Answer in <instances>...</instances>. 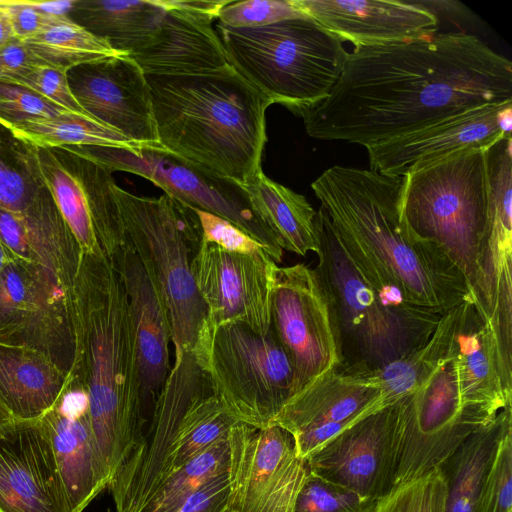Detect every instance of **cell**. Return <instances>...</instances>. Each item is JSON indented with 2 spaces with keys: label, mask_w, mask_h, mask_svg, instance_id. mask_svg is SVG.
Masks as SVG:
<instances>
[{
  "label": "cell",
  "mask_w": 512,
  "mask_h": 512,
  "mask_svg": "<svg viewBox=\"0 0 512 512\" xmlns=\"http://www.w3.org/2000/svg\"><path fill=\"white\" fill-rule=\"evenodd\" d=\"M8 82L28 88L68 111L90 117L73 96L68 83L67 71L45 64H37Z\"/></svg>",
  "instance_id": "obj_43"
},
{
  "label": "cell",
  "mask_w": 512,
  "mask_h": 512,
  "mask_svg": "<svg viewBox=\"0 0 512 512\" xmlns=\"http://www.w3.org/2000/svg\"><path fill=\"white\" fill-rule=\"evenodd\" d=\"M68 111L23 86L0 81V123L10 126L34 118H52Z\"/></svg>",
  "instance_id": "obj_41"
},
{
  "label": "cell",
  "mask_w": 512,
  "mask_h": 512,
  "mask_svg": "<svg viewBox=\"0 0 512 512\" xmlns=\"http://www.w3.org/2000/svg\"><path fill=\"white\" fill-rule=\"evenodd\" d=\"M377 370L341 363L292 395L275 417L306 460L336 434L382 409Z\"/></svg>",
  "instance_id": "obj_15"
},
{
  "label": "cell",
  "mask_w": 512,
  "mask_h": 512,
  "mask_svg": "<svg viewBox=\"0 0 512 512\" xmlns=\"http://www.w3.org/2000/svg\"><path fill=\"white\" fill-rule=\"evenodd\" d=\"M487 150L456 153L403 177V216L419 237L440 246L478 287V254L488 220Z\"/></svg>",
  "instance_id": "obj_8"
},
{
  "label": "cell",
  "mask_w": 512,
  "mask_h": 512,
  "mask_svg": "<svg viewBox=\"0 0 512 512\" xmlns=\"http://www.w3.org/2000/svg\"><path fill=\"white\" fill-rule=\"evenodd\" d=\"M512 103V63L475 35L354 48L328 97L298 114L307 134L365 148L463 112Z\"/></svg>",
  "instance_id": "obj_1"
},
{
  "label": "cell",
  "mask_w": 512,
  "mask_h": 512,
  "mask_svg": "<svg viewBox=\"0 0 512 512\" xmlns=\"http://www.w3.org/2000/svg\"><path fill=\"white\" fill-rule=\"evenodd\" d=\"M40 422L51 442L71 510L83 512L110 482L93 435L89 411L69 412L55 405Z\"/></svg>",
  "instance_id": "obj_27"
},
{
  "label": "cell",
  "mask_w": 512,
  "mask_h": 512,
  "mask_svg": "<svg viewBox=\"0 0 512 512\" xmlns=\"http://www.w3.org/2000/svg\"><path fill=\"white\" fill-rule=\"evenodd\" d=\"M70 301L73 381L88 393L91 428L111 482L147 424L128 299L111 257L81 251Z\"/></svg>",
  "instance_id": "obj_3"
},
{
  "label": "cell",
  "mask_w": 512,
  "mask_h": 512,
  "mask_svg": "<svg viewBox=\"0 0 512 512\" xmlns=\"http://www.w3.org/2000/svg\"><path fill=\"white\" fill-rule=\"evenodd\" d=\"M0 512H72L40 419L0 427Z\"/></svg>",
  "instance_id": "obj_20"
},
{
  "label": "cell",
  "mask_w": 512,
  "mask_h": 512,
  "mask_svg": "<svg viewBox=\"0 0 512 512\" xmlns=\"http://www.w3.org/2000/svg\"><path fill=\"white\" fill-rule=\"evenodd\" d=\"M111 258L128 299L148 422L172 366L168 312L152 275L127 242Z\"/></svg>",
  "instance_id": "obj_23"
},
{
  "label": "cell",
  "mask_w": 512,
  "mask_h": 512,
  "mask_svg": "<svg viewBox=\"0 0 512 512\" xmlns=\"http://www.w3.org/2000/svg\"><path fill=\"white\" fill-rule=\"evenodd\" d=\"M257 216L277 237L283 250L305 256L317 253V211L307 199L268 178L262 169L241 184Z\"/></svg>",
  "instance_id": "obj_31"
},
{
  "label": "cell",
  "mask_w": 512,
  "mask_h": 512,
  "mask_svg": "<svg viewBox=\"0 0 512 512\" xmlns=\"http://www.w3.org/2000/svg\"><path fill=\"white\" fill-rule=\"evenodd\" d=\"M0 240L15 258L52 272L71 289L81 249L46 185L24 210L0 208Z\"/></svg>",
  "instance_id": "obj_24"
},
{
  "label": "cell",
  "mask_w": 512,
  "mask_h": 512,
  "mask_svg": "<svg viewBox=\"0 0 512 512\" xmlns=\"http://www.w3.org/2000/svg\"><path fill=\"white\" fill-rule=\"evenodd\" d=\"M69 87L87 115L143 146L158 140L146 74L127 54L80 64L68 70Z\"/></svg>",
  "instance_id": "obj_18"
},
{
  "label": "cell",
  "mask_w": 512,
  "mask_h": 512,
  "mask_svg": "<svg viewBox=\"0 0 512 512\" xmlns=\"http://www.w3.org/2000/svg\"><path fill=\"white\" fill-rule=\"evenodd\" d=\"M73 379L72 372L38 351L0 344V403L16 420L40 419Z\"/></svg>",
  "instance_id": "obj_28"
},
{
  "label": "cell",
  "mask_w": 512,
  "mask_h": 512,
  "mask_svg": "<svg viewBox=\"0 0 512 512\" xmlns=\"http://www.w3.org/2000/svg\"><path fill=\"white\" fill-rule=\"evenodd\" d=\"M229 64L248 82L298 115L325 100L348 52L308 16L260 27L215 25Z\"/></svg>",
  "instance_id": "obj_5"
},
{
  "label": "cell",
  "mask_w": 512,
  "mask_h": 512,
  "mask_svg": "<svg viewBox=\"0 0 512 512\" xmlns=\"http://www.w3.org/2000/svg\"><path fill=\"white\" fill-rule=\"evenodd\" d=\"M12 38L13 33L8 14L0 3V47Z\"/></svg>",
  "instance_id": "obj_48"
},
{
  "label": "cell",
  "mask_w": 512,
  "mask_h": 512,
  "mask_svg": "<svg viewBox=\"0 0 512 512\" xmlns=\"http://www.w3.org/2000/svg\"><path fill=\"white\" fill-rule=\"evenodd\" d=\"M146 78L165 150L240 184L262 169L265 113L273 102L231 65Z\"/></svg>",
  "instance_id": "obj_4"
},
{
  "label": "cell",
  "mask_w": 512,
  "mask_h": 512,
  "mask_svg": "<svg viewBox=\"0 0 512 512\" xmlns=\"http://www.w3.org/2000/svg\"><path fill=\"white\" fill-rule=\"evenodd\" d=\"M44 186L36 147L20 140L0 123V208L24 210Z\"/></svg>",
  "instance_id": "obj_36"
},
{
  "label": "cell",
  "mask_w": 512,
  "mask_h": 512,
  "mask_svg": "<svg viewBox=\"0 0 512 512\" xmlns=\"http://www.w3.org/2000/svg\"><path fill=\"white\" fill-rule=\"evenodd\" d=\"M449 352L464 404L490 419L512 406L503 387L493 333L473 295L452 308Z\"/></svg>",
  "instance_id": "obj_25"
},
{
  "label": "cell",
  "mask_w": 512,
  "mask_h": 512,
  "mask_svg": "<svg viewBox=\"0 0 512 512\" xmlns=\"http://www.w3.org/2000/svg\"><path fill=\"white\" fill-rule=\"evenodd\" d=\"M322 28L354 48L409 42L437 34L430 9L407 1L292 0Z\"/></svg>",
  "instance_id": "obj_22"
},
{
  "label": "cell",
  "mask_w": 512,
  "mask_h": 512,
  "mask_svg": "<svg viewBox=\"0 0 512 512\" xmlns=\"http://www.w3.org/2000/svg\"><path fill=\"white\" fill-rule=\"evenodd\" d=\"M0 3L8 14L13 37L22 41L37 35L56 17L32 7L28 0H0Z\"/></svg>",
  "instance_id": "obj_45"
},
{
  "label": "cell",
  "mask_w": 512,
  "mask_h": 512,
  "mask_svg": "<svg viewBox=\"0 0 512 512\" xmlns=\"http://www.w3.org/2000/svg\"><path fill=\"white\" fill-rule=\"evenodd\" d=\"M452 332V311L444 313L430 339L420 348L377 370L382 408L412 394L446 351Z\"/></svg>",
  "instance_id": "obj_35"
},
{
  "label": "cell",
  "mask_w": 512,
  "mask_h": 512,
  "mask_svg": "<svg viewBox=\"0 0 512 512\" xmlns=\"http://www.w3.org/2000/svg\"><path fill=\"white\" fill-rule=\"evenodd\" d=\"M14 256L11 252L5 247V245L0 240V274L4 269L5 265L13 258Z\"/></svg>",
  "instance_id": "obj_49"
},
{
  "label": "cell",
  "mask_w": 512,
  "mask_h": 512,
  "mask_svg": "<svg viewBox=\"0 0 512 512\" xmlns=\"http://www.w3.org/2000/svg\"><path fill=\"white\" fill-rule=\"evenodd\" d=\"M511 128L512 103L481 106L367 147L369 169L404 177L462 151L489 149L510 138Z\"/></svg>",
  "instance_id": "obj_17"
},
{
  "label": "cell",
  "mask_w": 512,
  "mask_h": 512,
  "mask_svg": "<svg viewBox=\"0 0 512 512\" xmlns=\"http://www.w3.org/2000/svg\"><path fill=\"white\" fill-rule=\"evenodd\" d=\"M126 242L152 275L166 306L174 354L192 350L207 308L191 262L201 243L193 207L163 194L137 196L115 187Z\"/></svg>",
  "instance_id": "obj_7"
},
{
  "label": "cell",
  "mask_w": 512,
  "mask_h": 512,
  "mask_svg": "<svg viewBox=\"0 0 512 512\" xmlns=\"http://www.w3.org/2000/svg\"><path fill=\"white\" fill-rule=\"evenodd\" d=\"M492 420L464 404L448 345L427 378L398 402L394 486L438 468L469 435Z\"/></svg>",
  "instance_id": "obj_10"
},
{
  "label": "cell",
  "mask_w": 512,
  "mask_h": 512,
  "mask_svg": "<svg viewBox=\"0 0 512 512\" xmlns=\"http://www.w3.org/2000/svg\"><path fill=\"white\" fill-rule=\"evenodd\" d=\"M445 486L438 468L396 485L372 512H444Z\"/></svg>",
  "instance_id": "obj_38"
},
{
  "label": "cell",
  "mask_w": 512,
  "mask_h": 512,
  "mask_svg": "<svg viewBox=\"0 0 512 512\" xmlns=\"http://www.w3.org/2000/svg\"><path fill=\"white\" fill-rule=\"evenodd\" d=\"M7 128L20 140L41 148L100 146L133 149L143 146L91 117L74 112L52 118H34Z\"/></svg>",
  "instance_id": "obj_33"
},
{
  "label": "cell",
  "mask_w": 512,
  "mask_h": 512,
  "mask_svg": "<svg viewBox=\"0 0 512 512\" xmlns=\"http://www.w3.org/2000/svg\"><path fill=\"white\" fill-rule=\"evenodd\" d=\"M108 171H123L153 182L181 202L222 217L260 242L275 264L282 261L283 248L275 234L253 211L243 186L210 173L162 146L123 149L100 146L68 147Z\"/></svg>",
  "instance_id": "obj_11"
},
{
  "label": "cell",
  "mask_w": 512,
  "mask_h": 512,
  "mask_svg": "<svg viewBox=\"0 0 512 512\" xmlns=\"http://www.w3.org/2000/svg\"><path fill=\"white\" fill-rule=\"evenodd\" d=\"M318 265L333 302L343 363L379 370L423 346L443 314L391 307L356 270L322 207L316 214Z\"/></svg>",
  "instance_id": "obj_6"
},
{
  "label": "cell",
  "mask_w": 512,
  "mask_h": 512,
  "mask_svg": "<svg viewBox=\"0 0 512 512\" xmlns=\"http://www.w3.org/2000/svg\"><path fill=\"white\" fill-rule=\"evenodd\" d=\"M23 42L41 64L67 72L80 64L121 54L69 17H55L41 32Z\"/></svg>",
  "instance_id": "obj_34"
},
{
  "label": "cell",
  "mask_w": 512,
  "mask_h": 512,
  "mask_svg": "<svg viewBox=\"0 0 512 512\" xmlns=\"http://www.w3.org/2000/svg\"><path fill=\"white\" fill-rule=\"evenodd\" d=\"M29 4L37 10L56 17H68L71 12L75 0H58V1H30Z\"/></svg>",
  "instance_id": "obj_47"
},
{
  "label": "cell",
  "mask_w": 512,
  "mask_h": 512,
  "mask_svg": "<svg viewBox=\"0 0 512 512\" xmlns=\"http://www.w3.org/2000/svg\"><path fill=\"white\" fill-rule=\"evenodd\" d=\"M246 458L247 452L233 469L209 479L165 512H242Z\"/></svg>",
  "instance_id": "obj_37"
},
{
  "label": "cell",
  "mask_w": 512,
  "mask_h": 512,
  "mask_svg": "<svg viewBox=\"0 0 512 512\" xmlns=\"http://www.w3.org/2000/svg\"><path fill=\"white\" fill-rule=\"evenodd\" d=\"M304 15L292 0L229 1L219 12V23L236 28L260 27Z\"/></svg>",
  "instance_id": "obj_40"
},
{
  "label": "cell",
  "mask_w": 512,
  "mask_h": 512,
  "mask_svg": "<svg viewBox=\"0 0 512 512\" xmlns=\"http://www.w3.org/2000/svg\"><path fill=\"white\" fill-rule=\"evenodd\" d=\"M162 0H75L68 17L121 54L143 48L158 30Z\"/></svg>",
  "instance_id": "obj_30"
},
{
  "label": "cell",
  "mask_w": 512,
  "mask_h": 512,
  "mask_svg": "<svg viewBox=\"0 0 512 512\" xmlns=\"http://www.w3.org/2000/svg\"><path fill=\"white\" fill-rule=\"evenodd\" d=\"M398 403L345 428L306 463L309 473L361 497L379 500L394 487Z\"/></svg>",
  "instance_id": "obj_16"
},
{
  "label": "cell",
  "mask_w": 512,
  "mask_h": 512,
  "mask_svg": "<svg viewBox=\"0 0 512 512\" xmlns=\"http://www.w3.org/2000/svg\"><path fill=\"white\" fill-rule=\"evenodd\" d=\"M308 475L289 432L276 424L256 429L247 451L242 512H292Z\"/></svg>",
  "instance_id": "obj_26"
},
{
  "label": "cell",
  "mask_w": 512,
  "mask_h": 512,
  "mask_svg": "<svg viewBox=\"0 0 512 512\" xmlns=\"http://www.w3.org/2000/svg\"><path fill=\"white\" fill-rule=\"evenodd\" d=\"M479 512H512V430L499 443L485 481Z\"/></svg>",
  "instance_id": "obj_42"
},
{
  "label": "cell",
  "mask_w": 512,
  "mask_h": 512,
  "mask_svg": "<svg viewBox=\"0 0 512 512\" xmlns=\"http://www.w3.org/2000/svg\"><path fill=\"white\" fill-rule=\"evenodd\" d=\"M230 0H162L152 39L130 56L146 75L193 74L230 65L212 23Z\"/></svg>",
  "instance_id": "obj_21"
},
{
  "label": "cell",
  "mask_w": 512,
  "mask_h": 512,
  "mask_svg": "<svg viewBox=\"0 0 512 512\" xmlns=\"http://www.w3.org/2000/svg\"><path fill=\"white\" fill-rule=\"evenodd\" d=\"M311 188L347 254L373 267L408 302L444 314L472 295L446 252L407 224L403 177L335 165Z\"/></svg>",
  "instance_id": "obj_2"
},
{
  "label": "cell",
  "mask_w": 512,
  "mask_h": 512,
  "mask_svg": "<svg viewBox=\"0 0 512 512\" xmlns=\"http://www.w3.org/2000/svg\"><path fill=\"white\" fill-rule=\"evenodd\" d=\"M201 227V242L212 243L225 251L270 259L266 248L230 221L194 208Z\"/></svg>",
  "instance_id": "obj_44"
},
{
  "label": "cell",
  "mask_w": 512,
  "mask_h": 512,
  "mask_svg": "<svg viewBox=\"0 0 512 512\" xmlns=\"http://www.w3.org/2000/svg\"><path fill=\"white\" fill-rule=\"evenodd\" d=\"M272 260L223 250L201 242L191 269L213 322L239 321L265 335L272 327Z\"/></svg>",
  "instance_id": "obj_19"
},
{
  "label": "cell",
  "mask_w": 512,
  "mask_h": 512,
  "mask_svg": "<svg viewBox=\"0 0 512 512\" xmlns=\"http://www.w3.org/2000/svg\"><path fill=\"white\" fill-rule=\"evenodd\" d=\"M377 501L361 497L309 473L292 512H372Z\"/></svg>",
  "instance_id": "obj_39"
},
{
  "label": "cell",
  "mask_w": 512,
  "mask_h": 512,
  "mask_svg": "<svg viewBox=\"0 0 512 512\" xmlns=\"http://www.w3.org/2000/svg\"><path fill=\"white\" fill-rule=\"evenodd\" d=\"M41 64L26 44L15 37L0 47V81L8 82L30 67Z\"/></svg>",
  "instance_id": "obj_46"
},
{
  "label": "cell",
  "mask_w": 512,
  "mask_h": 512,
  "mask_svg": "<svg viewBox=\"0 0 512 512\" xmlns=\"http://www.w3.org/2000/svg\"><path fill=\"white\" fill-rule=\"evenodd\" d=\"M271 317L293 367L292 395L343 363L333 302L315 268L304 263L275 267Z\"/></svg>",
  "instance_id": "obj_12"
},
{
  "label": "cell",
  "mask_w": 512,
  "mask_h": 512,
  "mask_svg": "<svg viewBox=\"0 0 512 512\" xmlns=\"http://www.w3.org/2000/svg\"><path fill=\"white\" fill-rule=\"evenodd\" d=\"M255 430L244 423L235 425L171 474L141 512H165L209 479L233 469L245 457Z\"/></svg>",
  "instance_id": "obj_32"
},
{
  "label": "cell",
  "mask_w": 512,
  "mask_h": 512,
  "mask_svg": "<svg viewBox=\"0 0 512 512\" xmlns=\"http://www.w3.org/2000/svg\"><path fill=\"white\" fill-rule=\"evenodd\" d=\"M36 158L81 251L112 257L126 242L112 173L68 147H36Z\"/></svg>",
  "instance_id": "obj_14"
},
{
  "label": "cell",
  "mask_w": 512,
  "mask_h": 512,
  "mask_svg": "<svg viewBox=\"0 0 512 512\" xmlns=\"http://www.w3.org/2000/svg\"><path fill=\"white\" fill-rule=\"evenodd\" d=\"M0 344L38 351L71 372L70 289L52 272L13 257L0 274Z\"/></svg>",
  "instance_id": "obj_13"
},
{
  "label": "cell",
  "mask_w": 512,
  "mask_h": 512,
  "mask_svg": "<svg viewBox=\"0 0 512 512\" xmlns=\"http://www.w3.org/2000/svg\"><path fill=\"white\" fill-rule=\"evenodd\" d=\"M192 352L214 393L241 423L271 424L292 395L293 367L273 327L265 335L239 321H203Z\"/></svg>",
  "instance_id": "obj_9"
},
{
  "label": "cell",
  "mask_w": 512,
  "mask_h": 512,
  "mask_svg": "<svg viewBox=\"0 0 512 512\" xmlns=\"http://www.w3.org/2000/svg\"><path fill=\"white\" fill-rule=\"evenodd\" d=\"M15 418L11 413L0 403V427L12 422Z\"/></svg>",
  "instance_id": "obj_50"
},
{
  "label": "cell",
  "mask_w": 512,
  "mask_h": 512,
  "mask_svg": "<svg viewBox=\"0 0 512 512\" xmlns=\"http://www.w3.org/2000/svg\"><path fill=\"white\" fill-rule=\"evenodd\" d=\"M512 430V406L469 435L438 467L444 512H479L485 481L503 436Z\"/></svg>",
  "instance_id": "obj_29"
}]
</instances>
